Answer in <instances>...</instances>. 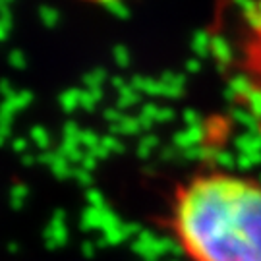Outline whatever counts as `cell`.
<instances>
[{
  "mask_svg": "<svg viewBox=\"0 0 261 261\" xmlns=\"http://www.w3.org/2000/svg\"><path fill=\"white\" fill-rule=\"evenodd\" d=\"M84 2H91V4H109V2H118V0H84Z\"/></svg>",
  "mask_w": 261,
  "mask_h": 261,
  "instance_id": "cell-3",
  "label": "cell"
},
{
  "mask_svg": "<svg viewBox=\"0 0 261 261\" xmlns=\"http://www.w3.org/2000/svg\"><path fill=\"white\" fill-rule=\"evenodd\" d=\"M207 53L234 107L261 136V0H215Z\"/></svg>",
  "mask_w": 261,
  "mask_h": 261,
  "instance_id": "cell-2",
  "label": "cell"
},
{
  "mask_svg": "<svg viewBox=\"0 0 261 261\" xmlns=\"http://www.w3.org/2000/svg\"><path fill=\"white\" fill-rule=\"evenodd\" d=\"M170 232L186 261H261V180L205 168L174 190Z\"/></svg>",
  "mask_w": 261,
  "mask_h": 261,
  "instance_id": "cell-1",
  "label": "cell"
}]
</instances>
